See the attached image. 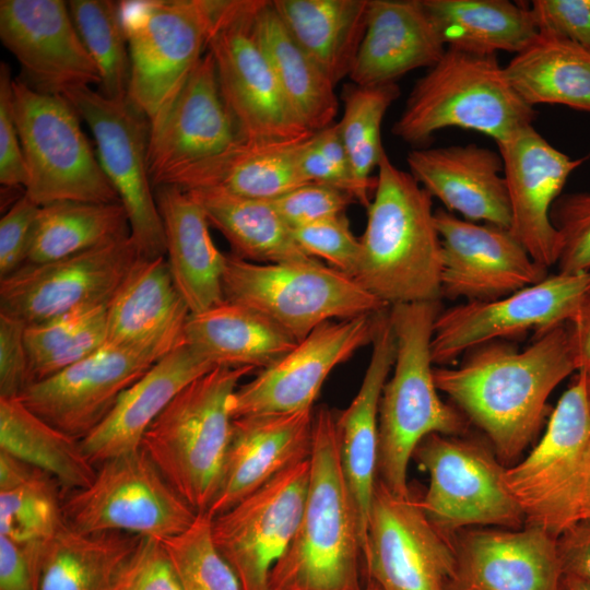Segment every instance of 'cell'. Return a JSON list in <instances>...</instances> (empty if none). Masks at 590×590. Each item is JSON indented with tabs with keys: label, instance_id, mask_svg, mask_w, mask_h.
Segmentation results:
<instances>
[{
	"label": "cell",
	"instance_id": "obj_1",
	"mask_svg": "<svg viewBox=\"0 0 590 590\" xmlns=\"http://www.w3.org/2000/svg\"><path fill=\"white\" fill-rule=\"evenodd\" d=\"M518 351L503 340L479 345L457 367L434 368L445 392L489 438L503 460H514L534 439L553 390L576 369L568 322L536 333Z\"/></svg>",
	"mask_w": 590,
	"mask_h": 590
},
{
	"label": "cell",
	"instance_id": "obj_2",
	"mask_svg": "<svg viewBox=\"0 0 590 590\" xmlns=\"http://www.w3.org/2000/svg\"><path fill=\"white\" fill-rule=\"evenodd\" d=\"M353 278L387 306L439 300L441 243L433 197L385 153Z\"/></svg>",
	"mask_w": 590,
	"mask_h": 590
},
{
	"label": "cell",
	"instance_id": "obj_3",
	"mask_svg": "<svg viewBox=\"0 0 590 590\" xmlns=\"http://www.w3.org/2000/svg\"><path fill=\"white\" fill-rule=\"evenodd\" d=\"M363 541L341 470L334 414L314 412L310 477L296 533L273 566L269 590H363Z\"/></svg>",
	"mask_w": 590,
	"mask_h": 590
},
{
	"label": "cell",
	"instance_id": "obj_4",
	"mask_svg": "<svg viewBox=\"0 0 590 590\" xmlns=\"http://www.w3.org/2000/svg\"><path fill=\"white\" fill-rule=\"evenodd\" d=\"M439 300L389 307L397 351L392 377L382 389L378 415L377 479L406 496L408 467L418 444L430 434L459 435L468 421L439 398L430 343Z\"/></svg>",
	"mask_w": 590,
	"mask_h": 590
},
{
	"label": "cell",
	"instance_id": "obj_5",
	"mask_svg": "<svg viewBox=\"0 0 590 590\" xmlns=\"http://www.w3.org/2000/svg\"><path fill=\"white\" fill-rule=\"evenodd\" d=\"M536 117L509 83L496 55L447 48L409 94L391 132L420 146L448 128L473 130L496 143L531 126Z\"/></svg>",
	"mask_w": 590,
	"mask_h": 590
},
{
	"label": "cell",
	"instance_id": "obj_6",
	"mask_svg": "<svg viewBox=\"0 0 590 590\" xmlns=\"http://www.w3.org/2000/svg\"><path fill=\"white\" fill-rule=\"evenodd\" d=\"M252 370L214 367L180 390L143 435L140 448L197 514L217 493L233 426L229 399Z\"/></svg>",
	"mask_w": 590,
	"mask_h": 590
},
{
	"label": "cell",
	"instance_id": "obj_7",
	"mask_svg": "<svg viewBox=\"0 0 590 590\" xmlns=\"http://www.w3.org/2000/svg\"><path fill=\"white\" fill-rule=\"evenodd\" d=\"M226 300L261 314L297 342L324 322L389 308L354 278L318 259L257 263L226 256Z\"/></svg>",
	"mask_w": 590,
	"mask_h": 590
},
{
	"label": "cell",
	"instance_id": "obj_8",
	"mask_svg": "<svg viewBox=\"0 0 590 590\" xmlns=\"http://www.w3.org/2000/svg\"><path fill=\"white\" fill-rule=\"evenodd\" d=\"M12 97L27 170L24 193L34 203L120 202L64 96L38 92L15 78Z\"/></svg>",
	"mask_w": 590,
	"mask_h": 590
},
{
	"label": "cell",
	"instance_id": "obj_9",
	"mask_svg": "<svg viewBox=\"0 0 590 590\" xmlns=\"http://www.w3.org/2000/svg\"><path fill=\"white\" fill-rule=\"evenodd\" d=\"M219 0H122L130 56L128 102L151 121L201 59Z\"/></svg>",
	"mask_w": 590,
	"mask_h": 590
},
{
	"label": "cell",
	"instance_id": "obj_10",
	"mask_svg": "<svg viewBox=\"0 0 590 590\" xmlns=\"http://www.w3.org/2000/svg\"><path fill=\"white\" fill-rule=\"evenodd\" d=\"M263 0L219 1L208 39L223 99L244 140L283 141L312 133L286 102L259 42Z\"/></svg>",
	"mask_w": 590,
	"mask_h": 590
},
{
	"label": "cell",
	"instance_id": "obj_11",
	"mask_svg": "<svg viewBox=\"0 0 590 590\" xmlns=\"http://www.w3.org/2000/svg\"><path fill=\"white\" fill-rule=\"evenodd\" d=\"M62 511L66 523L82 533L161 541L185 531L198 515L141 448L97 464L87 487L64 495Z\"/></svg>",
	"mask_w": 590,
	"mask_h": 590
},
{
	"label": "cell",
	"instance_id": "obj_12",
	"mask_svg": "<svg viewBox=\"0 0 590 590\" xmlns=\"http://www.w3.org/2000/svg\"><path fill=\"white\" fill-rule=\"evenodd\" d=\"M413 458L428 472L420 498L428 519L453 536L470 526L520 529L526 515L504 480L503 468L486 447L449 435L430 434Z\"/></svg>",
	"mask_w": 590,
	"mask_h": 590
},
{
	"label": "cell",
	"instance_id": "obj_13",
	"mask_svg": "<svg viewBox=\"0 0 590 590\" xmlns=\"http://www.w3.org/2000/svg\"><path fill=\"white\" fill-rule=\"evenodd\" d=\"M90 127L104 174L125 208L139 257L166 256L162 217L148 162L150 121L128 101H113L91 86L63 95Z\"/></svg>",
	"mask_w": 590,
	"mask_h": 590
},
{
	"label": "cell",
	"instance_id": "obj_14",
	"mask_svg": "<svg viewBox=\"0 0 590 590\" xmlns=\"http://www.w3.org/2000/svg\"><path fill=\"white\" fill-rule=\"evenodd\" d=\"M363 564L367 580L381 590H449L455 540L428 519L411 491L397 495L377 479Z\"/></svg>",
	"mask_w": 590,
	"mask_h": 590
},
{
	"label": "cell",
	"instance_id": "obj_15",
	"mask_svg": "<svg viewBox=\"0 0 590 590\" xmlns=\"http://www.w3.org/2000/svg\"><path fill=\"white\" fill-rule=\"evenodd\" d=\"M139 258L131 236L0 279V314L26 326L107 305Z\"/></svg>",
	"mask_w": 590,
	"mask_h": 590
},
{
	"label": "cell",
	"instance_id": "obj_16",
	"mask_svg": "<svg viewBox=\"0 0 590 590\" xmlns=\"http://www.w3.org/2000/svg\"><path fill=\"white\" fill-rule=\"evenodd\" d=\"M589 290L590 272H558L494 300L465 302L440 310L430 343L433 363L448 366L479 345L568 322Z\"/></svg>",
	"mask_w": 590,
	"mask_h": 590
},
{
	"label": "cell",
	"instance_id": "obj_17",
	"mask_svg": "<svg viewBox=\"0 0 590 590\" xmlns=\"http://www.w3.org/2000/svg\"><path fill=\"white\" fill-rule=\"evenodd\" d=\"M310 458L287 468L227 511L212 518L214 543L243 590H269V576L302 519Z\"/></svg>",
	"mask_w": 590,
	"mask_h": 590
},
{
	"label": "cell",
	"instance_id": "obj_18",
	"mask_svg": "<svg viewBox=\"0 0 590 590\" xmlns=\"http://www.w3.org/2000/svg\"><path fill=\"white\" fill-rule=\"evenodd\" d=\"M386 310L316 328L286 355L238 386L228 403L233 420L312 409L332 369L373 343Z\"/></svg>",
	"mask_w": 590,
	"mask_h": 590
},
{
	"label": "cell",
	"instance_id": "obj_19",
	"mask_svg": "<svg viewBox=\"0 0 590 590\" xmlns=\"http://www.w3.org/2000/svg\"><path fill=\"white\" fill-rule=\"evenodd\" d=\"M441 243V296L494 300L544 280L538 263L508 228L471 222L437 209Z\"/></svg>",
	"mask_w": 590,
	"mask_h": 590
},
{
	"label": "cell",
	"instance_id": "obj_20",
	"mask_svg": "<svg viewBox=\"0 0 590 590\" xmlns=\"http://www.w3.org/2000/svg\"><path fill=\"white\" fill-rule=\"evenodd\" d=\"M0 39L21 64L25 82L38 92L63 96L72 88L99 85L68 1L1 0Z\"/></svg>",
	"mask_w": 590,
	"mask_h": 590
},
{
	"label": "cell",
	"instance_id": "obj_21",
	"mask_svg": "<svg viewBox=\"0 0 590 590\" xmlns=\"http://www.w3.org/2000/svg\"><path fill=\"white\" fill-rule=\"evenodd\" d=\"M158 359L150 352L106 343L79 363L28 385L17 398L54 427L82 440Z\"/></svg>",
	"mask_w": 590,
	"mask_h": 590
},
{
	"label": "cell",
	"instance_id": "obj_22",
	"mask_svg": "<svg viewBox=\"0 0 590 590\" xmlns=\"http://www.w3.org/2000/svg\"><path fill=\"white\" fill-rule=\"evenodd\" d=\"M241 140L210 52L150 121L148 162L153 187L168 174L212 157Z\"/></svg>",
	"mask_w": 590,
	"mask_h": 590
},
{
	"label": "cell",
	"instance_id": "obj_23",
	"mask_svg": "<svg viewBox=\"0 0 590 590\" xmlns=\"http://www.w3.org/2000/svg\"><path fill=\"white\" fill-rule=\"evenodd\" d=\"M503 160L509 204L510 232L540 264L557 263L560 236L551 210L569 176L588 156L571 158L528 126L497 143Z\"/></svg>",
	"mask_w": 590,
	"mask_h": 590
},
{
	"label": "cell",
	"instance_id": "obj_24",
	"mask_svg": "<svg viewBox=\"0 0 590 590\" xmlns=\"http://www.w3.org/2000/svg\"><path fill=\"white\" fill-rule=\"evenodd\" d=\"M453 540L457 567L449 590H559L556 535L542 526L471 530Z\"/></svg>",
	"mask_w": 590,
	"mask_h": 590
},
{
	"label": "cell",
	"instance_id": "obj_25",
	"mask_svg": "<svg viewBox=\"0 0 590 590\" xmlns=\"http://www.w3.org/2000/svg\"><path fill=\"white\" fill-rule=\"evenodd\" d=\"M590 440L585 375L577 376L553 410L546 430L521 462L506 468V486L526 515L541 524L569 485Z\"/></svg>",
	"mask_w": 590,
	"mask_h": 590
},
{
	"label": "cell",
	"instance_id": "obj_26",
	"mask_svg": "<svg viewBox=\"0 0 590 590\" xmlns=\"http://www.w3.org/2000/svg\"><path fill=\"white\" fill-rule=\"evenodd\" d=\"M312 409L233 420L220 486L206 511L214 518L262 487L274 476L309 459Z\"/></svg>",
	"mask_w": 590,
	"mask_h": 590
},
{
	"label": "cell",
	"instance_id": "obj_27",
	"mask_svg": "<svg viewBox=\"0 0 590 590\" xmlns=\"http://www.w3.org/2000/svg\"><path fill=\"white\" fill-rule=\"evenodd\" d=\"M409 173L447 211L510 228L511 210L499 152L475 143L408 153Z\"/></svg>",
	"mask_w": 590,
	"mask_h": 590
},
{
	"label": "cell",
	"instance_id": "obj_28",
	"mask_svg": "<svg viewBox=\"0 0 590 590\" xmlns=\"http://www.w3.org/2000/svg\"><path fill=\"white\" fill-rule=\"evenodd\" d=\"M361 387L350 405L334 415L341 470L354 506L363 541L368 542V524L378 467V415L382 389L396 359V335L384 312Z\"/></svg>",
	"mask_w": 590,
	"mask_h": 590
},
{
	"label": "cell",
	"instance_id": "obj_29",
	"mask_svg": "<svg viewBox=\"0 0 590 590\" xmlns=\"http://www.w3.org/2000/svg\"><path fill=\"white\" fill-rule=\"evenodd\" d=\"M189 315L166 256L139 257L107 304L106 343L162 358L184 343Z\"/></svg>",
	"mask_w": 590,
	"mask_h": 590
},
{
	"label": "cell",
	"instance_id": "obj_30",
	"mask_svg": "<svg viewBox=\"0 0 590 590\" xmlns=\"http://www.w3.org/2000/svg\"><path fill=\"white\" fill-rule=\"evenodd\" d=\"M214 366L185 342L155 362L117 400L107 416L82 440V448L97 465L140 449L144 433L188 384Z\"/></svg>",
	"mask_w": 590,
	"mask_h": 590
},
{
	"label": "cell",
	"instance_id": "obj_31",
	"mask_svg": "<svg viewBox=\"0 0 590 590\" xmlns=\"http://www.w3.org/2000/svg\"><path fill=\"white\" fill-rule=\"evenodd\" d=\"M422 0H369L367 24L351 81L361 86L396 83L445 54Z\"/></svg>",
	"mask_w": 590,
	"mask_h": 590
},
{
	"label": "cell",
	"instance_id": "obj_32",
	"mask_svg": "<svg viewBox=\"0 0 590 590\" xmlns=\"http://www.w3.org/2000/svg\"><path fill=\"white\" fill-rule=\"evenodd\" d=\"M309 135L283 141L241 139L212 157L168 174L157 186L170 185L182 190L211 188L272 200L309 184L298 166L299 150Z\"/></svg>",
	"mask_w": 590,
	"mask_h": 590
},
{
	"label": "cell",
	"instance_id": "obj_33",
	"mask_svg": "<svg viewBox=\"0 0 590 590\" xmlns=\"http://www.w3.org/2000/svg\"><path fill=\"white\" fill-rule=\"evenodd\" d=\"M154 194L165 232L168 268L190 314L223 303L226 255L213 243L204 211L188 191L176 186H157Z\"/></svg>",
	"mask_w": 590,
	"mask_h": 590
},
{
	"label": "cell",
	"instance_id": "obj_34",
	"mask_svg": "<svg viewBox=\"0 0 590 590\" xmlns=\"http://www.w3.org/2000/svg\"><path fill=\"white\" fill-rule=\"evenodd\" d=\"M184 342L214 367L266 368L298 342L253 309L229 300L190 314Z\"/></svg>",
	"mask_w": 590,
	"mask_h": 590
},
{
	"label": "cell",
	"instance_id": "obj_35",
	"mask_svg": "<svg viewBox=\"0 0 590 590\" xmlns=\"http://www.w3.org/2000/svg\"><path fill=\"white\" fill-rule=\"evenodd\" d=\"M141 536L82 533L64 523L45 542L37 590H122Z\"/></svg>",
	"mask_w": 590,
	"mask_h": 590
},
{
	"label": "cell",
	"instance_id": "obj_36",
	"mask_svg": "<svg viewBox=\"0 0 590 590\" xmlns=\"http://www.w3.org/2000/svg\"><path fill=\"white\" fill-rule=\"evenodd\" d=\"M290 34L335 86L350 76L367 24L369 0H273Z\"/></svg>",
	"mask_w": 590,
	"mask_h": 590
},
{
	"label": "cell",
	"instance_id": "obj_37",
	"mask_svg": "<svg viewBox=\"0 0 590 590\" xmlns=\"http://www.w3.org/2000/svg\"><path fill=\"white\" fill-rule=\"evenodd\" d=\"M446 48L518 54L538 35L529 5L509 0H422Z\"/></svg>",
	"mask_w": 590,
	"mask_h": 590
},
{
	"label": "cell",
	"instance_id": "obj_38",
	"mask_svg": "<svg viewBox=\"0 0 590 590\" xmlns=\"http://www.w3.org/2000/svg\"><path fill=\"white\" fill-rule=\"evenodd\" d=\"M186 191L200 204L210 225L226 238L234 256L257 263L316 259L300 249L270 200L211 188Z\"/></svg>",
	"mask_w": 590,
	"mask_h": 590
},
{
	"label": "cell",
	"instance_id": "obj_39",
	"mask_svg": "<svg viewBox=\"0 0 590 590\" xmlns=\"http://www.w3.org/2000/svg\"><path fill=\"white\" fill-rule=\"evenodd\" d=\"M504 67L512 88L531 107L564 105L590 114V54L577 45L538 33Z\"/></svg>",
	"mask_w": 590,
	"mask_h": 590
},
{
	"label": "cell",
	"instance_id": "obj_40",
	"mask_svg": "<svg viewBox=\"0 0 590 590\" xmlns=\"http://www.w3.org/2000/svg\"><path fill=\"white\" fill-rule=\"evenodd\" d=\"M256 30L280 88L299 121L311 132L331 126L339 107L334 85L293 38L271 1L263 0Z\"/></svg>",
	"mask_w": 590,
	"mask_h": 590
},
{
	"label": "cell",
	"instance_id": "obj_41",
	"mask_svg": "<svg viewBox=\"0 0 590 590\" xmlns=\"http://www.w3.org/2000/svg\"><path fill=\"white\" fill-rule=\"evenodd\" d=\"M0 451L47 473L66 494L87 487L96 474L81 440L47 423L19 398H0Z\"/></svg>",
	"mask_w": 590,
	"mask_h": 590
},
{
	"label": "cell",
	"instance_id": "obj_42",
	"mask_svg": "<svg viewBox=\"0 0 590 590\" xmlns=\"http://www.w3.org/2000/svg\"><path fill=\"white\" fill-rule=\"evenodd\" d=\"M130 236L120 202L58 201L39 208L24 264L63 259Z\"/></svg>",
	"mask_w": 590,
	"mask_h": 590
},
{
	"label": "cell",
	"instance_id": "obj_43",
	"mask_svg": "<svg viewBox=\"0 0 590 590\" xmlns=\"http://www.w3.org/2000/svg\"><path fill=\"white\" fill-rule=\"evenodd\" d=\"M61 487L47 473L0 451V534L45 542L66 523Z\"/></svg>",
	"mask_w": 590,
	"mask_h": 590
},
{
	"label": "cell",
	"instance_id": "obj_44",
	"mask_svg": "<svg viewBox=\"0 0 590 590\" xmlns=\"http://www.w3.org/2000/svg\"><path fill=\"white\" fill-rule=\"evenodd\" d=\"M106 315L107 305H103L26 326L31 384L62 371L105 345Z\"/></svg>",
	"mask_w": 590,
	"mask_h": 590
},
{
	"label": "cell",
	"instance_id": "obj_45",
	"mask_svg": "<svg viewBox=\"0 0 590 590\" xmlns=\"http://www.w3.org/2000/svg\"><path fill=\"white\" fill-rule=\"evenodd\" d=\"M68 7L98 70V92L113 101H128L130 56L119 1L70 0Z\"/></svg>",
	"mask_w": 590,
	"mask_h": 590
},
{
	"label": "cell",
	"instance_id": "obj_46",
	"mask_svg": "<svg viewBox=\"0 0 590 590\" xmlns=\"http://www.w3.org/2000/svg\"><path fill=\"white\" fill-rule=\"evenodd\" d=\"M397 83L375 86L345 85L342 92L343 114L337 123L340 138L357 179L376 186L373 170L386 153L381 125L388 108L399 97Z\"/></svg>",
	"mask_w": 590,
	"mask_h": 590
},
{
	"label": "cell",
	"instance_id": "obj_47",
	"mask_svg": "<svg viewBox=\"0 0 590 590\" xmlns=\"http://www.w3.org/2000/svg\"><path fill=\"white\" fill-rule=\"evenodd\" d=\"M184 590H243L216 547L212 518L198 514L189 528L162 541Z\"/></svg>",
	"mask_w": 590,
	"mask_h": 590
},
{
	"label": "cell",
	"instance_id": "obj_48",
	"mask_svg": "<svg viewBox=\"0 0 590 590\" xmlns=\"http://www.w3.org/2000/svg\"><path fill=\"white\" fill-rule=\"evenodd\" d=\"M298 166L307 182L327 185L342 190L366 208L376 186L357 179L339 134L337 123L314 132L303 143Z\"/></svg>",
	"mask_w": 590,
	"mask_h": 590
},
{
	"label": "cell",
	"instance_id": "obj_49",
	"mask_svg": "<svg viewBox=\"0 0 590 590\" xmlns=\"http://www.w3.org/2000/svg\"><path fill=\"white\" fill-rule=\"evenodd\" d=\"M551 220L562 243L558 272H590V192L560 194L552 206Z\"/></svg>",
	"mask_w": 590,
	"mask_h": 590
},
{
	"label": "cell",
	"instance_id": "obj_50",
	"mask_svg": "<svg viewBox=\"0 0 590 590\" xmlns=\"http://www.w3.org/2000/svg\"><path fill=\"white\" fill-rule=\"evenodd\" d=\"M300 249L312 258H322L333 268L353 278L361 244L351 228L345 214L292 228Z\"/></svg>",
	"mask_w": 590,
	"mask_h": 590
},
{
	"label": "cell",
	"instance_id": "obj_51",
	"mask_svg": "<svg viewBox=\"0 0 590 590\" xmlns=\"http://www.w3.org/2000/svg\"><path fill=\"white\" fill-rule=\"evenodd\" d=\"M270 201L282 220L295 228L345 214L355 200L337 188L309 182Z\"/></svg>",
	"mask_w": 590,
	"mask_h": 590
},
{
	"label": "cell",
	"instance_id": "obj_52",
	"mask_svg": "<svg viewBox=\"0 0 590 590\" xmlns=\"http://www.w3.org/2000/svg\"><path fill=\"white\" fill-rule=\"evenodd\" d=\"M538 33L562 37L590 54V0H533Z\"/></svg>",
	"mask_w": 590,
	"mask_h": 590
},
{
	"label": "cell",
	"instance_id": "obj_53",
	"mask_svg": "<svg viewBox=\"0 0 590 590\" xmlns=\"http://www.w3.org/2000/svg\"><path fill=\"white\" fill-rule=\"evenodd\" d=\"M11 70L0 64V182L8 188L25 187L27 170L13 111Z\"/></svg>",
	"mask_w": 590,
	"mask_h": 590
},
{
	"label": "cell",
	"instance_id": "obj_54",
	"mask_svg": "<svg viewBox=\"0 0 590 590\" xmlns=\"http://www.w3.org/2000/svg\"><path fill=\"white\" fill-rule=\"evenodd\" d=\"M122 590H184L161 540L141 538L127 567Z\"/></svg>",
	"mask_w": 590,
	"mask_h": 590
},
{
	"label": "cell",
	"instance_id": "obj_55",
	"mask_svg": "<svg viewBox=\"0 0 590 590\" xmlns=\"http://www.w3.org/2000/svg\"><path fill=\"white\" fill-rule=\"evenodd\" d=\"M26 324L0 314V398H17L31 384Z\"/></svg>",
	"mask_w": 590,
	"mask_h": 590
},
{
	"label": "cell",
	"instance_id": "obj_56",
	"mask_svg": "<svg viewBox=\"0 0 590 590\" xmlns=\"http://www.w3.org/2000/svg\"><path fill=\"white\" fill-rule=\"evenodd\" d=\"M39 208L23 193L1 217L0 279L10 275L24 264Z\"/></svg>",
	"mask_w": 590,
	"mask_h": 590
},
{
	"label": "cell",
	"instance_id": "obj_57",
	"mask_svg": "<svg viewBox=\"0 0 590 590\" xmlns=\"http://www.w3.org/2000/svg\"><path fill=\"white\" fill-rule=\"evenodd\" d=\"M45 542H19L0 534V590H37Z\"/></svg>",
	"mask_w": 590,
	"mask_h": 590
},
{
	"label": "cell",
	"instance_id": "obj_58",
	"mask_svg": "<svg viewBox=\"0 0 590 590\" xmlns=\"http://www.w3.org/2000/svg\"><path fill=\"white\" fill-rule=\"evenodd\" d=\"M590 519V440L569 485L540 524L558 535L571 523Z\"/></svg>",
	"mask_w": 590,
	"mask_h": 590
},
{
	"label": "cell",
	"instance_id": "obj_59",
	"mask_svg": "<svg viewBox=\"0 0 590 590\" xmlns=\"http://www.w3.org/2000/svg\"><path fill=\"white\" fill-rule=\"evenodd\" d=\"M556 548L563 575L590 581V519L576 521L560 531Z\"/></svg>",
	"mask_w": 590,
	"mask_h": 590
},
{
	"label": "cell",
	"instance_id": "obj_60",
	"mask_svg": "<svg viewBox=\"0 0 590 590\" xmlns=\"http://www.w3.org/2000/svg\"><path fill=\"white\" fill-rule=\"evenodd\" d=\"M568 329L576 369L590 373V292L568 320Z\"/></svg>",
	"mask_w": 590,
	"mask_h": 590
},
{
	"label": "cell",
	"instance_id": "obj_61",
	"mask_svg": "<svg viewBox=\"0 0 590 590\" xmlns=\"http://www.w3.org/2000/svg\"><path fill=\"white\" fill-rule=\"evenodd\" d=\"M559 590H590V581L574 576L563 575Z\"/></svg>",
	"mask_w": 590,
	"mask_h": 590
},
{
	"label": "cell",
	"instance_id": "obj_62",
	"mask_svg": "<svg viewBox=\"0 0 590 590\" xmlns=\"http://www.w3.org/2000/svg\"><path fill=\"white\" fill-rule=\"evenodd\" d=\"M581 373H583L585 375L586 393H587V399H588V403L590 408V373H585V371H581Z\"/></svg>",
	"mask_w": 590,
	"mask_h": 590
},
{
	"label": "cell",
	"instance_id": "obj_63",
	"mask_svg": "<svg viewBox=\"0 0 590 590\" xmlns=\"http://www.w3.org/2000/svg\"><path fill=\"white\" fill-rule=\"evenodd\" d=\"M363 590H381V588L373 580H367Z\"/></svg>",
	"mask_w": 590,
	"mask_h": 590
},
{
	"label": "cell",
	"instance_id": "obj_64",
	"mask_svg": "<svg viewBox=\"0 0 590 590\" xmlns=\"http://www.w3.org/2000/svg\"><path fill=\"white\" fill-rule=\"evenodd\" d=\"M589 292H590V290H589Z\"/></svg>",
	"mask_w": 590,
	"mask_h": 590
}]
</instances>
